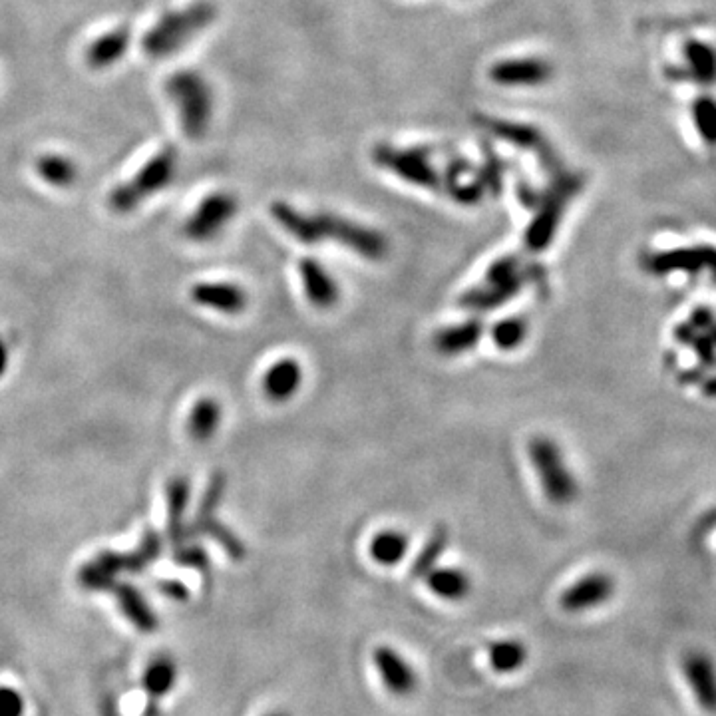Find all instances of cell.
<instances>
[{
  "mask_svg": "<svg viewBox=\"0 0 716 716\" xmlns=\"http://www.w3.org/2000/svg\"><path fill=\"white\" fill-rule=\"evenodd\" d=\"M271 215L291 237L303 245L335 241L353 249L368 261H380L388 253V241L382 233L341 215L303 213L285 201L273 203Z\"/></svg>",
  "mask_w": 716,
  "mask_h": 716,
  "instance_id": "obj_1",
  "label": "cell"
},
{
  "mask_svg": "<svg viewBox=\"0 0 716 716\" xmlns=\"http://www.w3.org/2000/svg\"><path fill=\"white\" fill-rule=\"evenodd\" d=\"M217 6L209 0H197L178 10H170L142 38V50L150 58H168L179 52L191 38L213 24Z\"/></svg>",
  "mask_w": 716,
  "mask_h": 716,
  "instance_id": "obj_2",
  "label": "cell"
},
{
  "mask_svg": "<svg viewBox=\"0 0 716 716\" xmlns=\"http://www.w3.org/2000/svg\"><path fill=\"white\" fill-rule=\"evenodd\" d=\"M166 92L178 106L183 134L191 140L203 138L213 116V92L207 80L191 70L176 72L168 78Z\"/></svg>",
  "mask_w": 716,
  "mask_h": 716,
  "instance_id": "obj_3",
  "label": "cell"
},
{
  "mask_svg": "<svg viewBox=\"0 0 716 716\" xmlns=\"http://www.w3.org/2000/svg\"><path fill=\"white\" fill-rule=\"evenodd\" d=\"M178 172V150L168 146L158 152L132 181L120 183L110 191L108 205L116 213H132L142 201L166 189Z\"/></svg>",
  "mask_w": 716,
  "mask_h": 716,
  "instance_id": "obj_4",
  "label": "cell"
},
{
  "mask_svg": "<svg viewBox=\"0 0 716 716\" xmlns=\"http://www.w3.org/2000/svg\"><path fill=\"white\" fill-rule=\"evenodd\" d=\"M528 450L545 498L559 506L573 502L577 496V482L565 464L561 448L547 436H536Z\"/></svg>",
  "mask_w": 716,
  "mask_h": 716,
  "instance_id": "obj_5",
  "label": "cell"
},
{
  "mask_svg": "<svg viewBox=\"0 0 716 716\" xmlns=\"http://www.w3.org/2000/svg\"><path fill=\"white\" fill-rule=\"evenodd\" d=\"M581 189V178L573 174H557L553 176L551 187L541 195L537 205L536 217L532 219L526 231V245L532 251H543L553 241L559 221L565 213V205L569 199Z\"/></svg>",
  "mask_w": 716,
  "mask_h": 716,
  "instance_id": "obj_6",
  "label": "cell"
},
{
  "mask_svg": "<svg viewBox=\"0 0 716 716\" xmlns=\"http://www.w3.org/2000/svg\"><path fill=\"white\" fill-rule=\"evenodd\" d=\"M432 154L428 146L424 148H394L388 144H380L374 148L372 158L374 162L392 172L396 178L404 179L412 185L438 189L442 187V176L432 164Z\"/></svg>",
  "mask_w": 716,
  "mask_h": 716,
  "instance_id": "obj_7",
  "label": "cell"
},
{
  "mask_svg": "<svg viewBox=\"0 0 716 716\" xmlns=\"http://www.w3.org/2000/svg\"><path fill=\"white\" fill-rule=\"evenodd\" d=\"M478 122L492 132L494 136H498L500 140H506L530 154H534L539 164L551 174L557 176L561 174V162L557 152L553 150V146L545 140V136L536 130L534 126H526V124H514L508 120H496V118H488V116H480Z\"/></svg>",
  "mask_w": 716,
  "mask_h": 716,
  "instance_id": "obj_8",
  "label": "cell"
},
{
  "mask_svg": "<svg viewBox=\"0 0 716 716\" xmlns=\"http://www.w3.org/2000/svg\"><path fill=\"white\" fill-rule=\"evenodd\" d=\"M235 213H237V199L231 193L225 191L211 193L197 205L193 215L187 217L183 225V233L187 235L189 241L207 243L225 229V225L233 219Z\"/></svg>",
  "mask_w": 716,
  "mask_h": 716,
  "instance_id": "obj_9",
  "label": "cell"
},
{
  "mask_svg": "<svg viewBox=\"0 0 716 716\" xmlns=\"http://www.w3.org/2000/svg\"><path fill=\"white\" fill-rule=\"evenodd\" d=\"M553 76V66L545 58L524 56L500 60L490 68V78L500 86L512 88H534L547 84Z\"/></svg>",
  "mask_w": 716,
  "mask_h": 716,
  "instance_id": "obj_10",
  "label": "cell"
},
{
  "mask_svg": "<svg viewBox=\"0 0 716 716\" xmlns=\"http://www.w3.org/2000/svg\"><path fill=\"white\" fill-rule=\"evenodd\" d=\"M683 675L699 703V707L716 715V663L703 651H689L683 657Z\"/></svg>",
  "mask_w": 716,
  "mask_h": 716,
  "instance_id": "obj_11",
  "label": "cell"
},
{
  "mask_svg": "<svg viewBox=\"0 0 716 716\" xmlns=\"http://www.w3.org/2000/svg\"><path fill=\"white\" fill-rule=\"evenodd\" d=\"M613 593L615 581L607 573H591L565 589L561 595V607L569 613H581L609 601Z\"/></svg>",
  "mask_w": 716,
  "mask_h": 716,
  "instance_id": "obj_12",
  "label": "cell"
},
{
  "mask_svg": "<svg viewBox=\"0 0 716 716\" xmlns=\"http://www.w3.org/2000/svg\"><path fill=\"white\" fill-rule=\"evenodd\" d=\"M299 275L303 281V291L309 303L319 309L327 311L339 303L341 289L339 283L331 277V273L317 261V259H303L299 263Z\"/></svg>",
  "mask_w": 716,
  "mask_h": 716,
  "instance_id": "obj_13",
  "label": "cell"
},
{
  "mask_svg": "<svg viewBox=\"0 0 716 716\" xmlns=\"http://www.w3.org/2000/svg\"><path fill=\"white\" fill-rule=\"evenodd\" d=\"M374 667H376L384 687L390 693H394L398 697H406L416 689L418 677H416L414 669L392 647H376L374 649Z\"/></svg>",
  "mask_w": 716,
  "mask_h": 716,
  "instance_id": "obj_14",
  "label": "cell"
},
{
  "mask_svg": "<svg viewBox=\"0 0 716 716\" xmlns=\"http://www.w3.org/2000/svg\"><path fill=\"white\" fill-rule=\"evenodd\" d=\"M195 305L225 315H239L247 309V293L235 283H197L191 287Z\"/></svg>",
  "mask_w": 716,
  "mask_h": 716,
  "instance_id": "obj_15",
  "label": "cell"
},
{
  "mask_svg": "<svg viewBox=\"0 0 716 716\" xmlns=\"http://www.w3.org/2000/svg\"><path fill=\"white\" fill-rule=\"evenodd\" d=\"M303 376L305 372L297 358H279L263 374V392L271 402H287L299 392Z\"/></svg>",
  "mask_w": 716,
  "mask_h": 716,
  "instance_id": "obj_16",
  "label": "cell"
},
{
  "mask_svg": "<svg viewBox=\"0 0 716 716\" xmlns=\"http://www.w3.org/2000/svg\"><path fill=\"white\" fill-rule=\"evenodd\" d=\"M132 42V28L130 26H116L90 42L86 48V62L92 70H106L114 66L122 56L128 52Z\"/></svg>",
  "mask_w": 716,
  "mask_h": 716,
  "instance_id": "obj_17",
  "label": "cell"
},
{
  "mask_svg": "<svg viewBox=\"0 0 716 716\" xmlns=\"http://www.w3.org/2000/svg\"><path fill=\"white\" fill-rule=\"evenodd\" d=\"M122 571V553L102 551L80 569L78 583L86 591H112V587L118 583L116 577Z\"/></svg>",
  "mask_w": 716,
  "mask_h": 716,
  "instance_id": "obj_18",
  "label": "cell"
},
{
  "mask_svg": "<svg viewBox=\"0 0 716 716\" xmlns=\"http://www.w3.org/2000/svg\"><path fill=\"white\" fill-rule=\"evenodd\" d=\"M484 337V323L470 319L436 333L434 347L446 357H456L472 351Z\"/></svg>",
  "mask_w": 716,
  "mask_h": 716,
  "instance_id": "obj_19",
  "label": "cell"
},
{
  "mask_svg": "<svg viewBox=\"0 0 716 716\" xmlns=\"http://www.w3.org/2000/svg\"><path fill=\"white\" fill-rule=\"evenodd\" d=\"M526 277H518V279H512L508 283H484L476 289H470L466 295H462L460 299V305L464 309H472V311H492L496 307H502L506 301L514 299L522 285H524Z\"/></svg>",
  "mask_w": 716,
  "mask_h": 716,
  "instance_id": "obj_20",
  "label": "cell"
},
{
  "mask_svg": "<svg viewBox=\"0 0 716 716\" xmlns=\"http://www.w3.org/2000/svg\"><path fill=\"white\" fill-rule=\"evenodd\" d=\"M112 593L116 595V601L126 615V619L142 633H152L158 627V619L154 611L150 609L144 595L130 583H116L112 587Z\"/></svg>",
  "mask_w": 716,
  "mask_h": 716,
  "instance_id": "obj_21",
  "label": "cell"
},
{
  "mask_svg": "<svg viewBox=\"0 0 716 716\" xmlns=\"http://www.w3.org/2000/svg\"><path fill=\"white\" fill-rule=\"evenodd\" d=\"M424 579L428 589L446 601L466 599L472 591L470 575L458 567H434Z\"/></svg>",
  "mask_w": 716,
  "mask_h": 716,
  "instance_id": "obj_22",
  "label": "cell"
},
{
  "mask_svg": "<svg viewBox=\"0 0 716 716\" xmlns=\"http://www.w3.org/2000/svg\"><path fill=\"white\" fill-rule=\"evenodd\" d=\"M189 502V482L178 476L168 484V536L176 547L187 543L189 530L183 526L185 508Z\"/></svg>",
  "mask_w": 716,
  "mask_h": 716,
  "instance_id": "obj_23",
  "label": "cell"
},
{
  "mask_svg": "<svg viewBox=\"0 0 716 716\" xmlns=\"http://www.w3.org/2000/svg\"><path fill=\"white\" fill-rule=\"evenodd\" d=\"M176 681H178V667L174 659L168 655H158L156 659H152L142 679L144 691L148 693L152 703L166 697L174 689Z\"/></svg>",
  "mask_w": 716,
  "mask_h": 716,
  "instance_id": "obj_24",
  "label": "cell"
},
{
  "mask_svg": "<svg viewBox=\"0 0 716 716\" xmlns=\"http://www.w3.org/2000/svg\"><path fill=\"white\" fill-rule=\"evenodd\" d=\"M221 424V404L213 398H201L189 412L187 434L195 442H207L215 436Z\"/></svg>",
  "mask_w": 716,
  "mask_h": 716,
  "instance_id": "obj_25",
  "label": "cell"
},
{
  "mask_svg": "<svg viewBox=\"0 0 716 716\" xmlns=\"http://www.w3.org/2000/svg\"><path fill=\"white\" fill-rule=\"evenodd\" d=\"M410 547V537L400 530H384L378 532L370 541V555L378 565L392 567L400 563Z\"/></svg>",
  "mask_w": 716,
  "mask_h": 716,
  "instance_id": "obj_26",
  "label": "cell"
},
{
  "mask_svg": "<svg viewBox=\"0 0 716 716\" xmlns=\"http://www.w3.org/2000/svg\"><path fill=\"white\" fill-rule=\"evenodd\" d=\"M488 661L496 673H516L528 661V649L516 639L498 641L490 645Z\"/></svg>",
  "mask_w": 716,
  "mask_h": 716,
  "instance_id": "obj_27",
  "label": "cell"
},
{
  "mask_svg": "<svg viewBox=\"0 0 716 716\" xmlns=\"http://www.w3.org/2000/svg\"><path fill=\"white\" fill-rule=\"evenodd\" d=\"M36 172L40 178L54 187H70L78 179L76 164L70 158L58 154L40 156L36 162Z\"/></svg>",
  "mask_w": 716,
  "mask_h": 716,
  "instance_id": "obj_28",
  "label": "cell"
},
{
  "mask_svg": "<svg viewBox=\"0 0 716 716\" xmlns=\"http://www.w3.org/2000/svg\"><path fill=\"white\" fill-rule=\"evenodd\" d=\"M162 549H164L162 537L158 536L152 528H148L140 545L132 553H122L124 571L140 573V571L148 569L162 555Z\"/></svg>",
  "mask_w": 716,
  "mask_h": 716,
  "instance_id": "obj_29",
  "label": "cell"
},
{
  "mask_svg": "<svg viewBox=\"0 0 716 716\" xmlns=\"http://www.w3.org/2000/svg\"><path fill=\"white\" fill-rule=\"evenodd\" d=\"M448 547V530L436 528L424 543V547L418 551L414 563H412V577H426L430 569L436 567L438 559Z\"/></svg>",
  "mask_w": 716,
  "mask_h": 716,
  "instance_id": "obj_30",
  "label": "cell"
},
{
  "mask_svg": "<svg viewBox=\"0 0 716 716\" xmlns=\"http://www.w3.org/2000/svg\"><path fill=\"white\" fill-rule=\"evenodd\" d=\"M528 339V321L522 317H510L492 329V341L502 351H514Z\"/></svg>",
  "mask_w": 716,
  "mask_h": 716,
  "instance_id": "obj_31",
  "label": "cell"
},
{
  "mask_svg": "<svg viewBox=\"0 0 716 716\" xmlns=\"http://www.w3.org/2000/svg\"><path fill=\"white\" fill-rule=\"evenodd\" d=\"M174 561L183 567L197 569L201 573L209 571V557L203 551V547H199V545H181L174 553Z\"/></svg>",
  "mask_w": 716,
  "mask_h": 716,
  "instance_id": "obj_32",
  "label": "cell"
},
{
  "mask_svg": "<svg viewBox=\"0 0 716 716\" xmlns=\"http://www.w3.org/2000/svg\"><path fill=\"white\" fill-rule=\"evenodd\" d=\"M24 715V699L10 687H0V716Z\"/></svg>",
  "mask_w": 716,
  "mask_h": 716,
  "instance_id": "obj_33",
  "label": "cell"
},
{
  "mask_svg": "<svg viewBox=\"0 0 716 716\" xmlns=\"http://www.w3.org/2000/svg\"><path fill=\"white\" fill-rule=\"evenodd\" d=\"M158 589H160L166 597H170V599H178V601L187 599V595H189L187 587H185L181 581H176V579H166V581H160V583H158Z\"/></svg>",
  "mask_w": 716,
  "mask_h": 716,
  "instance_id": "obj_34",
  "label": "cell"
},
{
  "mask_svg": "<svg viewBox=\"0 0 716 716\" xmlns=\"http://www.w3.org/2000/svg\"><path fill=\"white\" fill-rule=\"evenodd\" d=\"M8 360H10V353H8V347L4 343V339L0 337V378L4 376L6 368H8Z\"/></svg>",
  "mask_w": 716,
  "mask_h": 716,
  "instance_id": "obj_35",
  "label": "cell"
},
{
  "mask_svg": "<svg viewBox=\"0 0 716 716\" xmlns=\"http://www.w3.org/2000/svg\"><path fill=\"white\" fill-rule=\"evenodd\" d=\"M267 716H289L287 713H283V711H273V713H269Z\"/></svg>",
  "mask_w": 716,
  "mask_h": 716,
  "instance_id": "obj_36",
  "label": "cell"
}]
</instances>
